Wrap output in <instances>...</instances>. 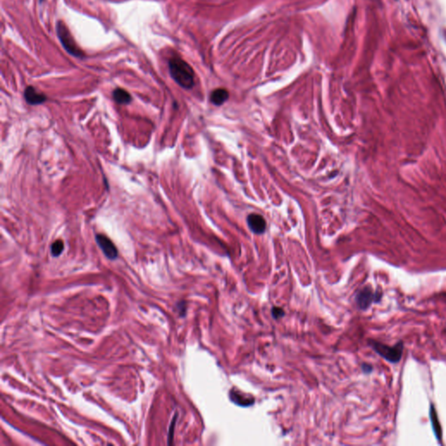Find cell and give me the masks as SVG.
Returning a JSON list of instances; mask_svg holds the SVG:
<instances>
[{
	"label": "cell",
	"instance_id": "cell-14",
	"mask_svg": "<svg viewBox=\"0 0 446 446\" xmlns=\"http://www.w3.org/2000/svg\"><path fill=\"white\" fill-rule=\"evenodd\" d=\"M176 417L177 414L174 416V419L172 421L171 425L169 428V433H168V445H171L172 440H173V436H174V429H175V422H176Z\"/></svg>",
	"mask_w": 446,
	"mask_h": 446
},
{
	"label": "cell",
	"instance_id": "cell-11",
	"mask_svg": "<svg viewBox=\"0 0 446 446\" xmlns=\"http://www.w3.org/2000/svg\"><path fill=\"white\" fill-rule=\"evenodd\" d=\"M430 416H431V424H432L433 431L435 432L436 437H437V439L441 441V439H442V430H441V427H440V424H439V421L438 419V415L436 413V409L433 406H431Z\"/></svg>",
	"mask_w": 446,
	"mask_h": 446
},
{
	"label": "cell",
	"instance_id": "cell-10",
	"mask_svg": "<svg viewBox=\"0 0 446 446\" xmlns=\"http://www.w3.org/2000/svg\"><path fill=\"white\" fill-rule=\"evenodd\" d=\"M112 98L118 104L127 105L132 101V97L128 92L122 88H116L112 93Z\"/></svg>",
	"mask_w": 446,
	"mask_h": 446
},
{
	"label": "cell",
	"instance_id": "cell-2",
	"mask_svg": "<svg viewBox=\"0 0 446 446\" xmlns=\"http://www.w3.org/2000/svg\"><path fill=\"white\" fill-rule=\"evenodd\" d=\"M370 344L372 347V349L375 350L376 353L379 356L383 357L385 360L396 364L401 360L402 355L404 351V344L403 342H400L397 343L394 346H389L386 344H383L379 342H375V341H371Z\"/></svg>",
	"mask_w": 446,
	"mask_h": 446
},
{
	"label": "cell",
	"instance_id": "cell-12",
	"mask_svg": "<svg viewBox=\"0 0 446 446\" xmlns=\"http://www.w3.org/2000/svg\"><path fill=\"white\" fill-rule=\"evenodd\" d=\"M64 249V243L62 241L58 240L52 243L51 246V253L53 257H59L62 253Z\"/></svg>",
	"mask_w": 446,
	"mask_h": 446
},
{
	"label": "cell",
	"instance_id": "cell-6",
	"mask_svg": "<svg viewBox=\"0 0 446 446\" xmlns=\"http://www.w3.org/2000/svg\"><path fill=\"white\" fill-rule=\"evenodd\" d=\"M24 95L26 102L32 106L42 104L47 100V97L44 93H38L34 86H27Z\"/></svg>",
	"mask_w": 446,
	"mask_h": 446
},
{
	"label": "cell",
	"instance_id": "cell-3",
	"mask_svg": "<svg viewBox=\"0 0 446 446\" xmlns=\"http://www.w3.org/2000/svg\"><path fill=\"white\" fill-rule=\"evenodd\" d=\"M56 32H57L58 37L60 38L64 48L67 50L68 53H70L71 55L77 57V58L83 57L84 53L80 49L78 48V45H76L71 33L69 32V30L67 29V26L61 20L58 21L56 25Z\"/></svg>",
	"mask_w": 446,
	"mask_h": 446
},
{
	"label": "cell",
	"instance_id": "cell-1",
	"mask_svg": "<svg viewBox=\"0 0 446 446\" xmlns=\"http://www.w3.org/2000/svg\"><path fill=\"white\" fill-rule=\"evenodd\" d=\"M168 68L172 78L179 86L191 89L194 86V73L186 61L175 57L168 61Z\"/></svg>",
	"mask_w": 446,
	"mask_h": 446
},
{
	"label": "cell",
	"instance_id": "cell-9",
	"mask_svg": "<svg viewBox=\"0 0 446 446\" xmlns=\"http://www.w3.org/2000/svg\"><path fill=\"white\" fill-rule=\"evenodd\" d=\"M228 96L229 95H228V92L227 90L219 88V89L213 91V93L210 95V101L216 106H221L225 101H227Z\"/></svg>",
	"mask_w": 446,
	"mask_h": 446
},
{
	"label": "cell",
	"instance_id": "cell-8",
	"mask_svg": "<svg viewBox=\"0 0 446 446\" xmlns=\"http://www.w3.org/2000/svg\"><path fill=\"white\" fill-rule=\"evenodd\" d=\"M229 397H230L231 401L234 402V404H236L237 406H252L255 402L253 398H248V396L243 394L242 392H240L238 390H230L229 392Z\"/></svg>",
	"mask_w": 446,
	"mask_h": 446
},
{
	"label": "cell",
	"instance_id": "cell-5",
	"mask_svg": "<svg viewBox=\"0 0 446 446\" xmlns=\"http://www.w3.org/2000/svg\"><path fill=\"white\" fill-rule=\"evenodd\" d=\"M96 242L98 245L100 246L101 250L103 251L105 256L110 260H114L118 257V250L116 249L115 245L112 242L108 236L104 234H99L96 235Z\"/></svg>",
	"mask_w": 446,
	"mask_h": 446
},
{
	"label": "cell",
	"instance_id": "cell-4",
	"mask_svg": "<svg viewBox=\"0 0 446 446\" xmlns=\"http://www.w3.org/2000/svg\"><path fill=\"white\" fill-rule=\"evenodd\" d=\"M381 296L377 297V293L373 292L371 287H365L357 293L356 301L359 309L365 310L372 304V302L376 301Z\"/></svg>",
	"mask_w": 446,
	"mask_h": 446
},
{
	"label": "cell",
	"instance_id": "cell-7",
	"mask_svg": "<svg viewBox=\"0 0 446 446\" xmlns=\"http://www.w3.org/2000/svg\"><path fill=\"white\" fill-rule=\"evenodd\" d=\"M248 224L249 228L255 234H260L266 230V222L262 216L257 214H251L248 217Z\"/></svg>",
	"mask_w": 446,
	"mask_h": 446
},
{
	"label": "cell",
	"instance_id": "cell-16",
	"mask_svg": "<svg viewBox=\"0 0 446 446\" xmlns=\"http://www.w3.org/2000/svg\"><path fill=\"white\" fill-rule=\"evenodd\" d=\"M39 1H40V2H42V1H43V0H39Z\"/></svg>",
	"mask_w": 446,
	"mask_h": 446
},
{
	"label": "cell",
	"instance_id": "cell-15",
	"mask_svg": "<svg viewBox=\"0 0 446 446\" xmlns=\"http://www.w3.org/2000/svg\"><path fill=\"white\" fill-rule=\"evenodd\" d=\"M362 369H363V371L365 373H370V372H372V367L370 365H367V364H364V365H362Z\"/></svg>",
	"mask_w": 446,
	"mask_h": 446
},
{
	"label": "cell",
	"instance_id": "cell-13",
	"mask_svg": "<svg viewBox=\"0 0 446 446\" xmlns=\"http://www.w3.org/2000/svg\"><path fill=\"white\" fill-rule=\"evenodd\" d=\"M272 316L275 318V319H280V318H282L283 316H284V310H283L282 308H278V307H274L271 310Z\"/></svg>",
	"mask_w": 446,
	"mask_h": 446
}]
</instances>
